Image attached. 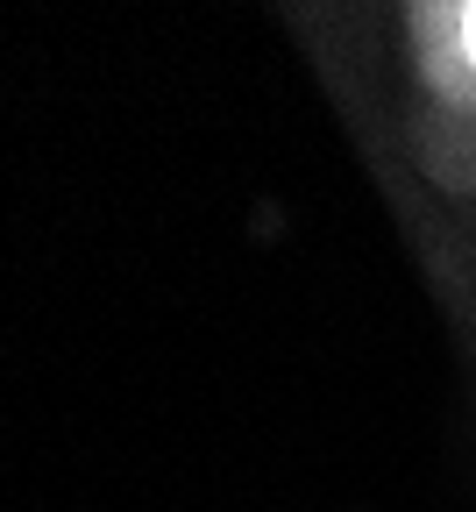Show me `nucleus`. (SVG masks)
<instances>
[{
  "label": "nucleus",
  "mask_w": 476,
  "mask_h": 512,
  "mask_svg": "<svg viewBox=\"0 0 476 512\" xmlns=\"http://www.w3.org/2000/svg\"><path fill=\"white\" fill-rule=\"evenodd\" d=\"M462 50H469V72H476V8H462Z\"/></svg>",
  "instance_id": "obj_2"
},
{
  "label": "nucleus",
  "mask_w": 476,
  "mask_h": 512,
  "mask_svg": "<svg viewBox=\"0 0 476 512\" xmlns=\"http://www.w3.org/2000/svg\"><path fill=\"white\" fill-rule=\"evenodd\" d=\"M420 43H427V72L448 93H476L469 50H462V8H420Z\"/></svg>",
  "instance_id": "obj_1"
}]
</instances>
